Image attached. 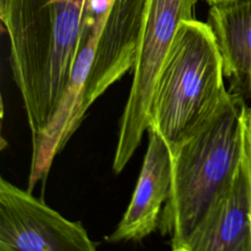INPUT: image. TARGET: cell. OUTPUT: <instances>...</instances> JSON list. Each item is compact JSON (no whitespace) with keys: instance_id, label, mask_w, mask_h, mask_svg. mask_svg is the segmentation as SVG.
Listing matches in <instances>:
<instances>
[{"instance_id":"obj_6","label":"cell","mask_w":251,"mask_h":251,"mask_svg":"<svg viewBox=\"0 0 251 251\" xmlns=\"http://www.w3.org/2000/svg\"><path fill=\"white\" fill-rule=\"evenodd\" d=\"M148 0H116L95 48L86 80L84 107L88 108L126 73L132 70Z\"/></svg>"},{"instance_id":"obj_11","label":"cell","mask_w":251,"mask_h":251,"mask_svg":"<svg viewBox=\"0 0 251 251\" xmlns=\"http://www.w3.org/2000/svg\"><path fill=\"white\" fill-rule=\"evenodd\" d=\"M242 158L247 171L251 195V104L246 105L242 119Z\"/></svg>"},{"instance_id":"obj_4","label":"cell","mask_w":251,"mask_h":251,"mask_svg":"<svg viewBox=\"0 0 251 251\" xmlns=\"http://www.w3.org/2000/svg\"><path fill=\"white\" fill-rule=\"evenodd\" d=\"M197 0H148L128 97L121 117L113 170L127 165L148 128L149 108L161 68L180 24L193 19Z\"/></svg>"},{"instance_id":"obj_10","label":"cell","mask_w":251,"mask_h":251,"mask_svg":"<svg viewBox=\"0 0 251 251\" xmlns=\"http://www.w3.org/2000/svg\"><path fill=\"white\" fill-rule=\"evenodd\" d=\"M222 57L228 93L251 104V0H226L211 6L208 22Z\"/></svg>"},{"instance_id":"obj_8","label":"cell","mask_w":251,"mask_h":251,"mask_svg":"<svg viewBox=\"0 0 251 251\" xmlns=\"http://www.w3.org/2000/svg\"><path fill=\"white\" fill-rule=\"evenodd\" d=\"M147 131L148 145L134 191L116 229L106 237L108 242L140 241L158 228L171 188L172 153L156 130Z\"/></svg>"},{"instance_id":"obj_3","label":"cell","mask_w":251,"mask_h":251,"mask_svg":"<svg viewBox=\"0 0 251 251\" xmlns=\"http://www.w3.org/2000/svg\"><path fill=\"white\" fill-rule=\"evenodd\" d=\"M224 79L222 57L209 24L183 21L154 87L148 128L173 150L196 133L229 96Z\"/></svg>"},{"instance_id":"obj_7","label":"cell","mask_w":251,"mask_h":251,"mask_svg":"<svg viewBox=\"0 0 251 251\" xmlns=\"http://www.w3.org/2000/svg\"><path fill=\"white\" fill-rule=\"evenodd\" d=\"M181 251H251V195L242 156Z\"/></svg>"},{"instance_id":"obj_9","label":"cell","mask_w":251,"mask_h":251,"mask_svg":"<svg viewBox=\"0 0 251 251\" xmlns=\"http://www.w3.org/2000/svg\"><path fill=\"white\" fill-rule=\"evenodd\" d=\"M99 37L91 36L81 48L70 82L54 114L42 129L31 135L32 152L27 180V190L30 192L37 182L46 179L55 156L63 150L86 114L85 85Z\"/></svg>"},{"instance_id":"obj_12","label":"cell","mask_w":251,"mask_h":251,"mask_svg":"<svg viewBox=\"0 0 251 251\" xmlns=\"http://www.w3.org/2000/svg\"><path fill=\"white\" fill-rule=\"evenodd\" d=\"M210 6L214 5V4H217V3H220V2H223V1H226V0H205Z\"/></svg>"},{"instance_id":"obj_1","label":"cell","mask_w":251,"mask_h":251,"mask_svg":"<svg viewBox=\"0 0 251 251\" xmlns=\"http://www.w3.org/2000/svg\"><path fill=\"white\" fill-rule=\"evenodd\" d=\"M116 0H0L10 66L31 134L54 114L76 57L100 35Z\"/></svg>"},{"instance_id":"obj_5","label":"cell","mask_w":251,"mask_h":251,"mask_svg":"<svg viewBox=\"0 0 251 251\" xmlns=\"http://www.w3.org/2000/svg\"><path fill=\"white\" fill-rule=\"evenodd\" d=\"M80 222H72L30 191L0 178V251H94Z\"/></svg>"},{"instance_id":"obj_2","label":"cell","mask_w":251,"mask_h":251,"mask_svg":"<svg viewBox=\"0 0 251 251\" xmlns=\"http://www.w3.org/2000/svg\"><path fill=\"white\" fill-rule=\"evenodd\" d=\"M246 105L229 94L196 133L171 150L172 182L158 228L174 251H181L241 160Z\"/></svg>"}]
</instances>
